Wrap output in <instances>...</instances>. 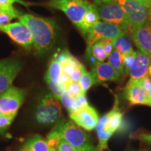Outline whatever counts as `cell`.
<instances>
[{"mask_svg": "<svg viewBox=\"0 0 151 151\" xmlns=\"http://www.w3.org/2000/svg\"><path fill=\"white\" fill-rule=\"evenodd\" d=\"M0 31L6 34L13 41L22 48L29 50L33 47V38L31 31L21 22L0 25Z\"/></svg>", "mask_w": 151, "mask_h": 151, "instance_id": "9c48e42d", "label": "cell"}, {"mask_svg": "<svg viewBox=\"0 0 151 151\" xmlns=\"http://www.w3.org/2000/svg\"><path fill=\"white\" fill-rule=\"evenodd\" d=\"M47 84L50 88L55 97L60 100L63 92L67 90V86L65 85L60 83L59 82H52V81H47Z\"/></svg>", "mask_w": 151, "mask_h": 151, "instance_id": "f1b7e54d", "label": "cell"}, {"mask_svg": "<svg viewBox=\"0 0 151 151\" xmlns=\"http://www.w3.org/2000/svg\"><path fill=\"white\" fill-rule=\"evenodd\" d=\"M8 62V60H0V69L3 67L4 65H5L6 62Z\"/></svg>", "mask_w": 151, "mask_h": 151, "instance_id": "f6af8a7d", "label": "cell"}, {"mask_svg": "<svg viewBox=\"0 0 151 151\" xmlns=\"http://www.w3.org/2000/svg\"><path fill=\"white\" fill-rule=\"evenodd\" d=\"M121 6L127 16L130 33L135 28L144 24L149 18V9L136 0H114Z\"/></svg>", "mask_w": 151, "mask_h": 151, "instance_id": "8992f818", "label": "cell"}, {"mask_svg": "<svg viewBox=\"0 0 151 151\" xmlns=\"http://www.w3.org/2000/svg\"><path fill=\"white\" fill-rule=\"evenodd\" d=\"M15 3H18L24 6H29V3L25 2L22 0H0V10L1 12H6L13 14L16 18L20 16L18 11L13 6V4Z\"/></svg>", "mask_w": 151, "mask_h": 151, "instance_id": "7402d4cb", "label": "cell"}, {"mask_svg": "<svg viewBox=\"0 0 151 151\" xmlns=\"http://www.w3.org/2000/svg\"><path fill=\"white\" fill-rule=\"evenodd\" d=\"M0 12H1V10H0Z\"/></svg>", "mask_w": 151, "mask_h": 151, "instance_id": "816d5d0a", "label": "cell"}, {"mask_svg": "<svg viewBox=\"0 0 151 151\" xmlns=\"http://www.w3.org/2000/svg\"><path fill=\"white\" fill-rule=\"evenodd\" d=\"M140 80L144 89L147 92H150V90L151 88V79L150 78V77L148 76H146L143 77V78L140 79Z\"/></svg>", "mask_w": 151, "mask_h": 151, "instance_id": "f35d334b", "label": "cell"}, {"mask_svg": "<svg viewBox=\"0 0 151 151\" xmlns=\"http://www.w3.org/2000/svg\"><path fill=\"white\" fill-rule=\"evenodd\" d=\"M136 55L135 51H131L127 52V53L122 55V67H123L124 73L129 75V71L131 69L132 65H133L134 61Z\"/></svg>", "mask_w": 151, "mask_h": 151, "instance_id": "83f0119b", "label": "cell"}, {"mask_svg": "<svg viewBox=\"0 0 151 151\" xmlns=\"http://www.w3.org/2000/svg\"><path fill=\"white\" fill-rule=\"evenodd\" d=\"M88 99H87L86 93L80 94L78 97H75V111L83 108L85 106H88Z\"/></svg>", "mask_w": 151, "mask_h": 151, "instance_id": "836d02e7", "label": "cell"}, {"mask_svg": "<svg viewBox=\"0 0 151 151\" xmlns=\"http://www.w3.org/2000/svg\"><path fill=\"white\" fill-rule=\"evenodd\" d=\"M76 151H95V148L91 144H87L81 148H77Z\"/></svg>", "mask_w": 151, "mask_h": 151, "instance_id": "b9f144b4", "label": "cell"}, {"mask_svg": "<svg viewBox=\"0 0 151 151\" xmlns=\"http://www.w3.org/2000/svg\"><path fill=\"white\" fill-rule=\"evenodd\" d=\"M136 1H138L141 4H143L146 6L148 9L151 7V0H136Z\"/></svg>", "mask_w": 151, "mask_h": 151, "instance_id": "7bdbcfd3", "label": "cell"}, {"mask_svg": "<svg viewBox=\"0 0 151 151\" xmlns=\"http://www.w3.org/2000/svg\"><path fill=\"white\" fill-rule=\"evenodd\" d=\"M124 33H125L124 30L118 24L106 21H98L87 34L88 47L103 39H113Z\"/></svg>", "mask_w": 151, "mask_h": 151, "instance_id": "ba28073f", "label": "cell"}, {"mask_svg": "<svg viewBox=\"0 0 151 151\" xmlns=\"http://www.w3.org/2000/svg\"><path fill=\"white\" fill-rule=\"evenodd\" d=\"M148 106H151V88L150 90V92H149V104Z\"/></svg>", "mask_w": 151, "mask_h": 151, "instance_id": "bcb514c9", "label": "cell"}, {"mask_svg": "<svg viewBox=\"0 0 151 151\" xmlns=\"http://www.w3.org/2000/svg\"><path fill=\"white\" fill-rule=\"evenodd\" d=\"M48 151H56L55 148H49Z\"/></svg>", "mask_w": 151, "mask_h": 151, "instance_id": "681fc988", "label": "cell"}, {"mask_svg": "<svg viewBox=\"0 0 151 151\" xmlns=\"http://www.w3.org/2000/svg\"><path fill=\"white\" fill-rule=\"evenodd\" d=\"M18 19L31 31L33 47L37 54L41 55L51 50L55 42L58 30L54 20L32 14L20 15Z\"/></svg>", "mask_w": 151, "mask_h": 151, "instance_id": "6da1fadb", "label": "cell"}, {"mask_svg": "<svg viewBox=\"0 0 151 151\" xmlns=\"http://www.w3.org/2000/svg\"><path fill=\"white\" fill-rule=\"evenodd\" d=\"M71 55L68 50H63V51L60 52L59 53H57L55 55L53 59L56 60L57 61L59 62L60 64L65 62L66 60H67Z\"/></svg>", "mask_w": 151, "mask_h": 151, "instance_id": "74e56055", "label": "cell"}, {"mask_svg": "<svg viewBox=\"0 0 151 151\" xmlns=\"http://www.w3.org/2000/svg\"><path fill=\"white\" fill-rule=\"evenodd\" d=\"M32 151H48L49 147L46 139L41 136L35 135L27 140Z\"/></svg>", "mask_w": 151, "mask_h": 151, "instance_id": "603a6c76", "label": "cell"}, {"mask_svg": "<svg viewBox=\"0 0 151 151\" xmlns=\"http://www.w3.org/2000/svg\"><path fill=\"white\" fill-rule=\"evenodd\" d=\"M1 111H0V116H1Z\"/></svg>", "mask_w": 151, "mask_h": 151, "instance_id": "f907efd6", "label": "cell"}, {"mask_svg": "<svg viewBox=\"0 0 151 151\" xmlns=\"http://www.w3.org/2000/svg\"><path fill=\"white\" fill-rule=\"evenodd\" d=\"M47 5L65 13L68 18L79 29L90 4L87 0H50Z\"/></svg>", "mask_w": 151, "mask_h": 151, "instance_id": "277c9868", "label": "cell"}, {"mask_svg": "<svg viewBox=\"0 0 151 151\" xmlns=\"http://www.w3.org/2000/svg\"><path fill=\"white\" fill-rule=\"evenodd\" d=\"M132 38L136 46L151 59V20L150 18L132 31Z\"/></svg>", "mask_w": 151, "mask_h": 151, "instance_id": "7c38bea8", "label": "cell"}, {"mask_svg": "<svg viewBox=\"0 0 151 151\" xmlns=\"http://www.w3.org/2000/svg\"><path fill=\"white\" fill-rule=\"evenodd\" d=\"M109 63L120 74L123 75L124 70L122 62V55L116 49L113 48L112 52L109 55Z\"/></svg>", "mask_w": 151, "mask_h": 151, "instance_id": "cb8c5ba5", "label": "cell"}, {"mask_svg": "<svg viewBox=\"0 0 151 151\" xmlns=\"http://www.w3.org/2000/svg\"><path fill=\"white\" fill-rule=\"evenodd\" d=\"M62 140H65L76 148L90 144V137L81 128L71 121H61L54 127Z\"/></svg>", "mask_w": 151, "mask_h": 151, "instance_id": "5b68a950", "label": "cell"}, {"mask_svg": "<svg viewBox=\"0 0 151 151\" xmlns=\"http://www.w3.org/2000/svg\"><path fill=\"white\" fill-rule=\"evenodd\" d=\"M81 62L71 55L67 60H66L65 62L61 63L62 72L70 76L72 74L73 71H74L76 67Z\"/></svg>", "mask_w": 151, "mask_h": 151, "instance_id": "d4e9b609", "label": "cell"}, {"mask_svg": "<svg viewBox=\"0 0 151 151\" xmlns=\"http://www.w3.org/2000/svg\"><path fill=\"white\" fill-rule=\"evenodd\" d=\"M148 74L151 76V62L150 64V66H149V69H148Z\"/></svg>", "mask_w": 151, "mask_h": 151, "instance_id": "7dc6e473", "label": "cell"}, {"mask_svg": "<svg viewBox=\"0 0 151 151\" xmlns=\"http://www.w3.org/2000/svg\"><path fill=\"white\" fill-rule=\"evenodd\" d=\"M93 5L104 21L120 25L125 33H130V27L125 13L114 0H93Z\"/></svg>", "mask_w": 151, "mask_h": 151, "instance_id": "7a4b0ae2", "label": "cell"}, {"mask_svg": "<svg viewBox=\"0 0 151 151\" xmlns=\"http://www.w3.org/2000/svg\"><path fill=\"white\" fill-rule=\"evenodd\" d=\"M78 83L80 84L83 91L84 92H86L94 84L96 83V81L94 80L92 73L87 71L86 69L84 71Z\"/></svg>", "mask_w": 151, "mask_h": 151, "instance_id": "484cf974", "label": "cell"}, {"mask_svg": "<svg viewBox=\"0 0 151 151\" xmlns=\"http://www.w3.org/2000/svg\"><path fill=\"white\" fill-rule=\"evenodd\" d=\"M85 70H86V68L84 67V66L81 63L79 64V65L76 67V69H74V71H73L72 74L69 76V78H70V81H71V82L78 83Z\"/></svg>", "mask_w": 151, "mask_h": 151, "instance_id": "d6a6232c", "label": "cell"}, {"mask_svg": "<svg viewBox=\"0 0 151 151\" xmlns=\"http://www.w3.org/2000/svg\"><path fill=\"white\" fill-rule=\"evenodd\" d=\"M87 55H90L95 59L98 62H104L107 58L104 50L101 41L94 43L91 46L87 48Z\"/></svg>", "mask_w": 151, "mask_h": 151, "instance_id": "44dd1931", "label": "cell"}, {"mask_svg": "<svg viewBox=\"0 0 151 151\" xmlns=\"http://www.w3.org/2000/svg\"><path fill=\"white\" fill-rule=\"evenodd\" d=\"M25 96V90L13 86L0 94V111L1 115L16 116Z\"/></svg>", "mask_w": 151, "mask_h": 151, "instance_id": "52a82bcc", "label": "cell"}, {"mask_svg": "<svg viewBox=\"0 0 151 151\" xmlns=\"http://www.w3.org/2000/svg\"><path fill=\"white\" fill-rule=\"evenodd\" d=\"M67 90H69L70 94L74 98L78 97L80 94L86 93V92L83 91L82 88H81L80 84H79L78 83L71 82V81H70V82L67 85Z\"/></svg>", "mask_w": 151, "mask_h": 151, "instance_id": "4dcf8cb0", "label": "cell"}, {"mask_svg": "<svg viewBox=\"0 0 151 151\" xmlns=\"http://www.w3.org/2000/svg\"><path fill=\"white\" fill-rule=\"evenodd\" d=\"M15 117H16L15 116H6V115L0 116V132L5 131L11 125Z\"/></svg>", "mask_w": 151, "mask_h": 151, "instance_id": "1f68e13d", "label": "cell"}, {"mask_svg": "<svg viewBox=\"0 0 151 151\" xmlns=\"http://www.w3.org/2000/svg\"><path fill=\"white\" fill-rule=\"evenodd\" d=\"M149 18L151 20V7L149 9Z\"/></svg>", "mask_w": 151, "mask_h": 151, "instance_id": "c3c4849f", "label": "cell"}, {"mask_svg": "<svg viewBox=\"0 0 151 151\" xmlns=\"http://www.w3.org/2000/svg\"><path fill=\"white\" fill-rule=\"evenodd\" d=\"M60 100L69 113L75 111V98L71 95L69 90H66L63 92Z\"/></svg>", "mask_w": 151, "mask_h": 151, "instance_id": "4316f807", "label": "cell"}, {"mask_svg": "<svg viewBox=\"0 0 151 151\" xmlns=\"http://www.w3.org/2000/svg\"><path fill=\"white\" fill-rule=\"evenodd\" d=\"M101 43H102L103 48L105 52V54L106 55L107 57H109V55L111 54V52L113 50L112 39H103V40H101Z\"/></svg>", "mask_w": 151, "mask_h": 151, "instance_id": "8d00e7d4", "label": "cell"}, {"mask_svg": "<svg viewBox=\"0 0 151 151\" xmlns=\"http://www.w3.org/2000/svg\"><path fill=\"white\" fill-rule=\"evenodd\" d=\"M69 82H70V78H69V76L65 74V73H64L63 72H62V73L60 77V79H59L60 83L63 84V85H65V86H67V85L69 83Z\"/></svg>", "mask_w": 151, "mask_h": 151, "instance_id": "ab89813d", "label": "cell"}, {"mask_svg": "<svg viewBox=\"0 0 151 151\" xmlns=\"http://www.w3.org/2000/svg\"><path fill=\"white\" fill-rule=\"evenodd\" d=\"M62 73V68L61 64L56 60L52 59L49 65L48 69L45 75V81L59 82V79Z\"/></svg>", "mask_w": 151, "mask_h": 151, "instance_id": "ffe728a7", "label": "cell"}, {"mask_svg": "<svg viewBox=\"0 0 151 151\" xmlns=\"http://www.w3.org/2000/svg\"><path fill=\"white\" fill-rule=\"evenodd\" d=\"M61 140L62 139L54 130H52L47 136L46 141L49 148H55Z\"/></svg>", "mask_w": 151, "mask_h": 151, "instance_id": "f546056e", "label": "cell"}, {"mask_svg": "<svg viewBox=\"0 0 151 151\" xmlns=\"http://www.w3.org/2000/svg\"><path fill=\"white\" fill-rule=\"evenodd\" d=\"M113 48L120 52L121 55L133 51L131 41L125 33L112 39Z\"/></svg>", "mask_w": 151, "mask_h": 151, "instance_id": "d6986e66", "label": "cell"}, {"mask_svg": "<svg viewBox=\"0 0 151 151\" xmlns=\"http://www.w3.org/2000/svg\"><path fill=\"white\" fill-rule=\"evenodd\" d=\"M103 118L104 119V131L111 132L114 133L122 127L123 124V114L118 108L117 100L112 110L104 116Z\"/></svg>", "mask_w": 151, "mask_h": 151, "instance_id": "2e32d148", "label": "cell"}, {"mask_svg": "<svg viewBox=\"0 0 151 151\" xmlns=\"http://www.w3.org/2000/svg\"><path fill=\"white\" fill-rule=\"evenodd\" d=\"M58 151H76L77 148L65 140H61L57 146Z\"/></svg>", "mask_w": 151, "mask_h": 151, "instance_id": "e575fe53", "label": "cell"}, {"mask_svg": "<svg viewBox=\"0 0 151 151\" xmlns=\"http://www.w3.org/2000/svg\"><path fill=\"white\" fill-rule=\"evenodd\" d=\"M139 139L141 141H144V142L150 143L151 144V134H141L139 135Z\"/></svg>", "mask_w": 151, "mask_h": 151, "instance_id": "60d3db41", "label": "cell"}, {"mask_svg": "<svg viewBox=\"0 0 151 151\" xmlns=\"http://www.w3.org/2000/svg\"><path fill=\"white\" fill-rule=\"evenodd\" d=\"M104 120L103 118H101L96 127L98 139H99V143L97 148V151H103L108 148V141L113 134V132H111L104 131Z\"/></svg>", "mask_w": 151, "mask_h": 151, "instance_id": "ac0fdd59", "label": "cell"}, {"mask_svg": "<svg viewBox=\"0 0 151 151\" xmlns=\"http://www.w3.org/2000/svg\"><path fill=\"white\" fill-rule=\"evenodd\" d=\"M69 116L77 125L88 131L96 128L99 120L97 111L90 105L69 113Z\"/></svg>", "mask_w": 151, "mask_h": 151, "instance_id": "30bf717a", "label": "cell"}, {"mask_svg": "<svg viewBox=\"0 0 151 151\" xmlns=\"http://www.w3.org/2000/svg\"><path fill=\"white\" fill-rule=\"evenodd\" d=\"M62 107L59 99L52 94L43 97L38 104L35 118L38 123L44 125L58 122L61 117Z\"/></svg>", "mask_w": 151, "mask_h": 151, "instance_id": "3957f363", "label": "cell"}, {"mask_svg": "<svg viewBox=\"0 0 151 151\" xmlns=\"http://www.w3.org/2000/svg\"><path fill=\"white\" fill-rule=\"evenodd\" d=\"M151 59L148 55L140 51L136 52V55L129 71L130 78L141 79L148 74V69Z\"/></svg>", "mask_w": 151, "mask_h": 151, "instance_id": "9a60e30c", "label": "cell"}, {"mask_svg": "<svg viewBox=\"0 0 151 151\" xmlns=\"http://www.w3.org/2000/svg\"><path fill=\"white\" fill-rule=\"evenodd\" d=\"M99 19L100 17L97 10H96L95 7L93 4H90L86 14L84 15L82 23H81L79 29L82 32V33L84 35H87L94 24L97 23L98 21H99Z\"/></svg>", "mask_w": 151, "mask_h": 151, "instance_id": "e0dca14e", "label": "cell"}, {"mask_svg": "<svg viewBox=\"0 0 151 151\" xmlns=\"http://www.w3.org/2000/svg\"><path fill=\"white\" fill-rule=\"evenodd\" d=\"M91 73L96 81V83L107 81H120L122 76L109 62L96 63L92 66Z\"/></svg>", "mask_w": 151, "mask_h": 151, "instance_id": "5bb4252c", "label": "cell"}, {"mask_svg": "<svg viewBox=\"0 0 151 151\" xmlns=\"http://www.w3.org/2000/svg\"><path fill=\"white\" fill-rule=\"evenodd\" d=\"M20 151H32L31 149V147H30L29 143L28 141H26V143L22 146V147L20 149Z\"/></svg>", "mask_w": 151, "mask_h": 151, "instance_id": "ee69618b", "label": "cell"}, {"mask_svg": "<svg viewBox=\"0 0 151 151\" xmlns=\"http://www.w3.org/2000/svg\"><path fill=\"white\" fill-rule=\"evenodd\" d=\"M14 18H16L13 14L6 12H0V25L9 24Z\"/></svg>", "mask_w": 151, "mask_h": 151, "instance_id": "d590c367", "label": "cell"}, {"mask_svg": "<svg viewBox=\"0 0 151 151\" xmlns=\"http://www.w3.org/2000/svg\"><path fill=\"white\" fill-rule=\"evenodd\" d=\"M21 69L22 63L18 60H8L0 69V94L12 86L14 79Z\"/></svg>", "mask_w": 151, "mask_h": 151, "instance_id": "4fadbf2b", "label": "cell"}, {"mask_svg": "<svg viewBox=\"0 0 151 151\" xmlns=\"http://www.w3.org/2000/svg\"><path fill=\"white\" fill-rule=\"evenodd\" d=\"M124 97L130 105L149 104V92L144 89L140 79L130 78L124 89Z\"/></svg>", "mask_w": 151, "mask_h": 151, "instance_id": "8fae6325", "label": "cell"}]
</instances>
